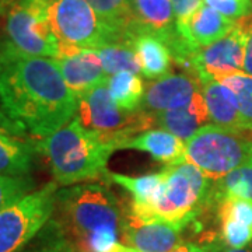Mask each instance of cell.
<instances>
[{
	"label": "cell",
	"mask_w": 252,
	"mask_h": 252,
	"mask_svg": "<svg viewBox=\"0 0 252 252\" xmlns=\"http://www.w3.org/2000/svg\"><path fill=\"white\" fill-rule=\"evenodd\" d=\"M0 105L34 137L45 139L76 117L79 98L55 59L17 54L10 46L0 73Z\"/></svg>",
	"instance_id": "obj_1"
},
{
	"label": "cell",
	"mask_w": 252,
	"mask_h": 252,
	"mask_svg": "<svg viewBox=\"0 0 252 252\" xmlns=\"http://www.w3.org/2000/svg\"><path fill=\"white\" fill-rule=\"evenodd\" d=\"M124 210L102 184H80L58 189L48 228L73 252H132L121 243Z\"/></svg>",
	"instance_id": "obj_2"
},
{
	"label": "cell",
	"mask_w": 252,
	"mask_h": 252,
	"mask_svg": "<svg viewBox=\"0 0 252 252\" xmlns=\"http://www.w3.org/2000/svg\"><path fill=\"white\" fill-rule=\"evenodd\" d=\"M38 150L54 182L64 188L104 177L109 156L118 149L114 142L87 129L76 115L54 135L39 139Z\"/></svg>",
	"instance_id": "obj_3"
},
{
	"label": "cell",
	"mask_w": 252,
	"mask_h": 252,
	"mask_svg": "<svg viewBox=\"0 0 252 252\" xmlns=\"http://www.w3.org/2000/svg\"><path fill=\"white\" fill-rule=\"evenodd\" d=\"M164 174V187L153 205L140 212L129 210L142 219L187 227L212 202L210 180L189 162L167 167Z\"/></svg>",
	"instance_id": "obj_4"
},
{
	"label": "cell",
	"mask_w": 252,
	"mask_h": 252,
	"mask_svg": "<svg viewBox=\"0 0 252 252\" xmlns=\"http://www.w3.org/2000/svg\"><path fill=\"white\" fill-rule=\"evenodd\" d=\"M252 158V140L241 132L205 125L185 142V161L219 181Z\"/></svg>",
	"instance_id": "obj_5"
},
{
	"label": "cell",
	"mask_w": 252,
	"mask_h": 252,
	"mask_svg": "<svg viewBox=\"0 0 252 252\" xmlns=\"http://www.w3.org/2000/svg\"><path fill=\"white\" fill-rule=\"evenodd\" d=\"M52 0H9L4 11V31L17 54L56 59L61 45L51 26Z\"/></svg>",
	"instance_id": "obj_6"
},
{
	"label": "cell",
	"mask_w": 252,
	"mask_h": 252,
	"mask_svg": "<svg viewBox=\"0 0 252 252\" xmlns=\"http://www.w3.org/2000/svg\"><path fill=\"white\" fill-rule=\"evenodd\" d=\"M58 187L49 182L0 212V252H20L44 230L54 216Z\"/></svg>",
	"instance_id": "obj_7"
},
{
	"label": "cell",
	"mask_w": 252,
	"mask_h": 252,
	"mask_svg": "<svg viewBox=\"0 0 252 252\" xmlns=\"http://www.w3.org/2000/svg\"><path fill=\"white\" fill-rule=\"evenodd\" d=\"M49 16L61 45L59 56L79 49H99L118 44L117 38L99 21L87 0H52Z\"/></svg>",
	"instance_id": "obj_8"
},
{
	"label": "cell",
	"mask_w": 252,
	"mask_h": 252,
	"mask_svg": "<svg viewBox=\"0 0 252 252\" xmlns=\"http://www.w3.org/2000/svg\"><path fill=\"white\" fill-rule=\"evenodd\" d=\"M108 84V83H107ZM102 84L79 97L77 118L93 132L117 144H121L135 133H140L154 125L153 115L144 112H127L118 108L111 98L108 86Z\"/></svg>",
	"instance_id": "obj_9"
},
{
	"label": "cell",
	"mask_w": 252,
	"mask_h": 252,
	"mask_svg": "<svg viewBox=\"0 0 252 252\" xmlns=\"http://www.w3.org/2000/svg\"><path fill=\"white\" fill-rule=\"evenodd\" d=\"M252 21L245 17L235 21L234 28L220 41L200 48L190 58V74L195 73L200 83L221 80L243 72L244 55L251 34Z\"/></svg>",
	"instance_id": "obj_10"
},
{
	"label": "cell",
	"mask_w": 252,
	"mask_h": 252,
	"mask_svg": "<svg viewBox=\"0 0 252 252\" xmlns=\"http://www.w3.org/2000/svg\"><path fill=\"white\" fill-rule=\"evenodd\" d=\"M132 39L140 34L157 36L170 48L175 62L187 61L190 49L177 31L172 0H132Z\"/></svg>",
	"instance_id": "obj_11"
},
{
	"label": "cell",
	"mask_w": 252,
	"mask_h": 252,
	"mask_svg": "<svg viewBox=\"0 0 252 252\" xmlns=\"http://www.w3.org/2000/svg\"><path fill=\"white\" fill-rule=\"evenodd\" d=\"M38 140L0 107V175L30 177L39 154Z\"/></svg>",
	"instance_id": "obj_12"
},
{
	"label": "cell",
	"mask_w": 252,
	"mask_h": 252,
	"mask_svg": "<svg viewBox=\"0 0 252 252\" xmlns=\"http://www.w3.org/2000/svg\"><path fill=\"white\" fill-rule=\"evenodd\" d=\"M184 228L162 220L142 219L130 210H124L121 243L137 252H170L184 244Z\"/></svg>",
	"instance_id": "obj_13"
},
{
	"label": "cell",
	"mask_w": 252,
	"mask_h": 252,
	"mask_svg": "<svg viewBox=\"0 0 252 252\" xmlns=\"http://www.w3.org/2000/svg\"><path fill=\"white\" fill-rule=\"evenodd\" d=\"M200 89L202 83L195 74H167L147 87L142 109L150 115L178 109L185 107Z\"/></svg>",
	"instance_id": "obj_14"
},
{
	"label": "cell",
	"mask_w": 252,
	"mask_h": 252,
	"mask_svg": "<svg viewBox=\"0 0 252 252\" xmlns=\"http://www.w3.org/2000/svg\"><path fill=\"white\" fill-rule=\"evenodd\" d=\"M55 63L64 83L77 98L108 83V74L94 49H79L73 54L62 55L55 59Z\"/></svg>",
	"instance_id": "obj_15"
},
{
	"label": "cell",
	"mask_w": 252,
	"mask_h": 252,
	"mask_svg": "<svg viewBox=\"0 0 252 252\" xmlns=\"http://www.w3.org/2000/svg\"><path fill=\"white\" fill-rule=\"evenodd\" d=\"M235 26L234 20L220 14L205 3L177 31L192 52L215 44L224 38Z\"/></svg>",
	"instance_id": "obj_16"
},
{
	"label": "cell",
	"mask_w": 252,
	"mask_h": 252,
	"mask_svg": "<svg viewBox=\"0 0 252 252\" xmlns=\"http://www.w3.org/2000/svg\"><path fill=\"white\" fill-rule=\"evenodd\" d=\"M220 235L228 248H245L252 243V202L225 198L217 203Z\"/></svg>",
	"instance_id": "obj_17"
},
{
	"label": "cell",
	"mask_w": 252,
	"mask_h": 252,
	"mask_svg": "<svg viewBox=\"0 0 252 252\" xmlns=\"http://www.w3.org/2000/svg\"><path fill=\"white\" fill-rule=\"evenodd\" d=\"M119 149H133L149 153L154 160L171 167L185 161V142L164 129H147L126 139Z\"/></svg>",
	"instance_id": "obj_18"
},
{
	"label": "cell",
	"mask_w": 252,
	"mask_h": 252,
	"mask_svg": "<svg viewBox=\"0 0 252 252\" xmlns=\"http://www.w3.org/2000/svg\"><path fill=\"white\" fill-rule=\"evenodd\" d=\"M153 121L154 125L160 129L168 130L181 140L187 142L200 127L206 125L207 121H210L202 90L198 91L185 107L156 114Z\"/></svg>",
	"instance_id": "obj_19"
},
{
	"label": "cell",
	"mask_w": 252,
	"mask_h": 252,
	"mask_svg": "<svg viewBox=\"0 0 252 252\" xmlns=\"http://www.w3.org/2000/svg\"><path fill=\"white\" fill-rule=\"evenodd\" d=\"M200 90L206 102L209 119L213 125L235 132L247 130L233 91L217 80L203 81Z\"/></svg>",
	"instance_id": "obj_20"
},
{
	"label": "cell",
	"mask_w": 252,
	"mask_h": 252,
	"mask_svg": "<svg viewBox=\"0 0 252 252\" xmlns=\"http://www.w3.org/2000/svg\"><path fill=\"white\" fill-rule=\"evenodd\" d=\"M130 45L140 63V73L147 80H158L171 70L172 55L160 38L149 34L136 35Z\"/></svg>",
	"instance_id": "obj_21"
},
{
	"label": "cell",
	"mask_w": 252,
	"mask_h": 252,
	"mask_svg": "<svg viewBox=\"0 0 252 252\" xmlns=\"http://www.w3.org/2000/svg\"><path fill=\"white\" fill-rule=\"evenodd\" d=\"M104 178L109 182H115L117 185L125 188L132 195L130 210L140 212L150 207L161 193L164 187L165 174L164 171L146 174L140 177H129L118 172H105Z\"/></svg>",
	"instance_id": "obj_22"
},
{
	"label": "cell",
	"mask_w": 252,
	"mask_h": 252,
	"mask_svg": "<svg viewBox=\"0 0 252 252\" xmlns=\"http://www.w3.org/2000/svg\"><path fill=\"white\" fill-rule=\"evenodd\" d=\"M99 21L117 38L118 44L132 39V0H87Z\"/></svg>",
	"instance_id": "obj_23"
},
{
	"label": "cell",
	"mask_w": 252,
	"mask_h": 252,
	"mask_svg": "<svg viewBox=\"0 0 252 252\" xmlns=\"http://www.w3.org/2000/svg\"><path fill=\"white\" fill-rule=\"evenodd\" d=\"M108 91L118 108L127 112L142 109L144 87L142 79L130 72H119L108 79Z\"/></svg>",
	"instance_id": "obj_24"
},
{
	"label": "cell",
	"mask_w": 252,
	"mask_h": 252,
	"mask_svg": "<svg viewBox=\"0 0 252 252\" xmlns=\"http://www.w3.org/2000/svg\"><path fill=\"white\" fill-rule=\"evenodd\" d=\"M210 199L219 203L225 198H237L252 202V158L245 161L221 180L215 181Z\"/></svg>",
	"instance_id": "obj_25"
},
{
	"label": "cell",
	"mask_w": 252,
	"mask_h": 252,
	"mask_svg": "<svg viewBox=\"0 0 252 252\" xmlns=\"http://www.w3.org/2000/svg\"><path fill=\"white\" fill-rule=\"evenodd\" d=\"M94 51L98 55L108 77L119 72H130L135 74L140 72V63L130 44L107 45Z\"/></svg>",
	"instance_id": "obj_26"
},
{
	"label": "cell",
	"mask_w": 252,
	"mask_h": 252,
	"mask_svg": "<svg viewBox=\"0 0 252 252\" xmlns=\"http://www.w3.org/2000/svg\"><path fill=\"white\" fill-rule=\"evenodd\" d=\"M219 81L233 91L245 127L252 132V76L237 73Z\"/></svg>",
	"instance_id": "obj_27"
},
{
	"label": "cell",
	"mask_w": 252,
	"mask_h": 252,
	"mask_svg": "<svg viewBox=\"0 0 252 252\" xmlns=\"http://www.w3.org/2000/svg\"><path fill=\"white\" fill-rule=\"evenodd\" d=\"M35 188L31 177L0 175V212Z\"/></svg>",
	"instance_id": "obj_28"
},
{
	"label": "cell",
	"mask_w": 252,
	"mask_h": 252,
	"mask_svg": "<svg viewBox=\"0 0 252 252\" xmlns=\"http://www.w3.org/2000/svg\"><path fill=\"white\" fill-rule=\"evenodd\" d=\"M203 3L234 21L252 14V0H203Z\"/></svg>",
	"instance_id": "obj_29"
},
{
	"label": "cell",
	"mask_w": 252,
	"mask_h": 252,
	"mask_svg": "<svg viewBox=\"0 0 252 252\" xmlns=\"http://www.w3.org/2000/svg\"><path fill=\"white\" fill-rule=\"evenodd\" d=\"M202 4H203V0H172L177 27L182 26Z\"/></svg>",
	"instance_id": "obj_30"
},
{
	"label": "cell",
	"mask_w": 252,
	"mask_h": 252,
	"mask_svg": "<svg viewBox=\"0 0 252 252\" xmlns=\"http://www.w3.org/2000/svg\"><path fill=\"white\" fill-rule=\"evenodd\" d=\"M243 72L248 76H252V30L248 42L245 46V55H244V64H243Z\"/></svg>",
	"instance_id": "obj_31"
},
{
	"label": "cell",
	"mask_w": 252,
	"mask_h": 252,
	"mask_svg": "<svg viewBox=\"0 0 252 252\" xmlns=\"http://www.w3.org/2000/svg\"><path fill=\"white\" fill-rule=\"evenodd\" d=\"M170 252H200V247L195 244H181L180 247Z\"/></svg>",
	"instance_id": "obj_32"
},
{
	"label": "cell",
	"mask_w": 252,
	"mask_h": 252,
	"mask_svg": "<svg viewBox=\"0 0 252 252\" xmlns=\"http://www.w3.org/2000/svg\"><path fill=\"white\" fill-rule=\"evenodd\" d=\"M9 56H10V46L9 44L6 42L4 49L0 52V73H1V70H3V67H4V64H6V62H7Z\"/></svg>",
	"instance_id": "obj_33"
},
{
	"label": "cell",
	"mask_w": 252,
	"mask_h": 252,
	"mask_svg": "<svg viewBox=\"0 0 252 252\" xmlns=\"http://www.w3.org/2000/svg\"><path fill=\"white\" fill-rule=\"evenodd\" d=\"M217 252H252L250 248H224V250H217Z\"/></svg>",
	"instance_id": "obj_34"
},
{
	"label": "cell",
	"mask_w": 252,
	"mask_h": 252,
	"mask_svg": "<svg viewBox=\"0 0 252 252\" xmlns=\"http://www.w3.org/2000/svg\"><path fill=\"white\" fill-rule=\"evenodd\" d=\"M7 3L9 0H0V16H4V11L7 7Z\"/></svg>",
	"instance_id": "obj_35"
},
{
	"label": "cell",
	"mask_w": 252,
	"mask_h": 252,
	"mask_svg": "<svg viewBox=\"0 0 252 252\" xmlns=\"http://www.w3.org/2000/svg\"><path fill=\"white\" fill-rule=\"evenodd\" d=\"M200 252H217V250L209 245V247H200Z\"/></svg>",
	"instance_id": "obj_36"
},
{
	"label": "cell",
	"mask_w": 252,
	"mask_h": 252,
	"mask_svg": "<svg viewBox=\"0 0 252 252\" xmlns=\"http://www.w3.org/2000/svg\"><path fill=\"white\" fill-rule=\"evenodd\" d=\"M4 46H6V42H4V44H1V42H0V52L4 49Z\"/></svg>",
	"instance_id": "obj_37"
},
{
	"label": "cell",
	"mask_w": 252,
	"mask_h": 252,
	"mask_svg": "<svg viewBox=\"0 0 252 252\" xmlns=\"http://www.w3.org/2000/svg\"><path fill=\"white\" fill-rule=\"evenodd\" d=\"M132 252H137V251H135V250H133V251H132Z\"/></svg>",
	"instance_id": "obj_38"
}]
</instances>
